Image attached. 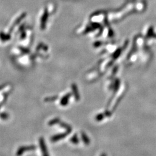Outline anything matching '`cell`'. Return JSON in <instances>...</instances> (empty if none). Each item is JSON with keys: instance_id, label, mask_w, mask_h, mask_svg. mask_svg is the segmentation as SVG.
Listing matches in <instances>:
<instances>
[{"instance_id": "cell-7", "label": "cell", "mask_w": 156, "mask_h": 156, "mask_svg": "<svg viewBox=\"0 0 156 156\" xmlns=\"http://www.w3.org/2000/svg\"><path fill=\"white\" fill-rule=\"evenodd\" d=\"M59 121H60V119H54L50 121L49 124L50 126H53V125H54L55 124H57V123H58Z\"/></svg>"}, {"instance_id": "cell-2", "label": "cell", "mask_w": 156, "mask_h": 156, "mask_svg": "<svg viewBox=\"0 0 156 156\" xmlns=\"http://www.w3.org/2000/svg\"><path fill=\"white\" fill-rule=\"evenodd\" d=\"M68 133H69L68 132H66V133H61V134H58V135H55V136H54L53 137H52V142H56L57 140H58L60 139H63L65 138V137L66 136V135L68 134Z\"/></svg>"}, {"instance_id": "cell-5", "label": "cell", "mask_w": 156, "mask_h": 156, "mask_svg": "<svg viewBox=\"0 0 156 156\" xmlns=\"http://www.w3.org/2000/svg\"><path fill=\"white\" fill-rule=\"evenodd\" d=\"M60 126L64 128H65V129L67 130V131L69 132V133H70L71 131H72V128H71V127L69 126V125L65 124V123H61V124H60Z\"/></svg>"}, {"instance_id": "cell-9", "label": "cell", "mask_w": 156, "mask_h": 156, "mask_svg": "<svg viewBox=\"0 0 156 156\" xmlns=\"http://www.w3.org/2000/svg\"><path fill=\"white\" fill-rule=\"evenodd\" d=\"M104 116H105V114H98V116H97L96 117V119L98 121H100V120H101L103 119V117H104Z\"/></svg>"}, {"instance_id": "cell-4", "label": "cell", "mask_w": 156, "mask_h": 156, "mask_svg": "<svg viewBox=\"0 0 156 156\" xmlns=\"http://www.w3.org/2000/svg\"><path fill=\"white\" fill-rule=\"evenodd\" d=\"M81 138H82V139L84 142V143L85 144H87V145H88L90 143V140L87 137V136L85 134L84 132L81 133Z\"/></svg>"}, {"instance_id": "cell-1", "label": "cell", "mask_w": 156, "mask_h": 156, "mask_svg": "<svg viewBox=\"0 0 156 156\" xmlns=\"http://www.w3.org/2000/svg\"><path fill=\"white\" fill-rule=\"evenodd\" d=\"M40 143H41V147L42 151L43 156H49L46 145H45V142H44V140H43V139H42V138L41 139V140H40Z\"/></svg>"}, {"instance_id": "cell-6", "label": "cell", "mask_w": 156, "mask_h": 156, "mask_svg": "<svg viewBox=\"0 0 156 156\" xmlns=\"http://www.w3.org/2000/svg\"><path fill=\"white\" fill-rule=\"evenodd\" d=\"M70 140L72 143L74 144H77L78 143V142H79V139H78L77 135H75Z\"/></svg>"}, {"instance_id": "cell-10", "label": "cell", "mask_w": 156, "mask_h": 156, "mask_svg": "<svg viewBox=\"0 0 156 156\" xmlns=\"http://www.w3.org/2000/svg\"><path fill=\"white\" fill-rule=\"evenodd\" d=\"M101 156H106V154H105V153H104V154H102V155H101Z\"/></svg>"}, {"instance_id": "cell-3", "label": "cell", "mask_w": 156, "mask_h": 156, "mask_svg": "<svg viewBox=\"0 0 156 156\" xmlns=\"http://www.w3.org/2000/svg\"><path fill=\"white\" fill-rule=\"evenodd\" d=\"M71 96V94H68L65 95V96H64L63 98L61 99V101H60L61 105L62 106L67 105L69 99V98H70Z\"/></svg>"}, {"instance_id": "cell-8", "label": "cell", "mask_w": 156, "mask_h": 156, "mask_svg": "<svg viewBox=\"0 0 156 156\" xmlns=\"http://www.w3.org/2000/svg\"><path fill=\"white\" fill-rule=\"evenodd\" d=\"M57 98H58V97L57 96L48 97V98H46V100H45V101H54L57 100Z\"/></svg>"}]
</instances>
